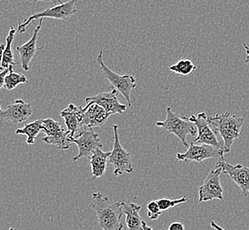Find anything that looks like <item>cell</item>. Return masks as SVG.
Returning <instances> with one entry per match:
<instances>
[{
  "mask_svg": "<svg viewBox=\"0 0 249 230\" xmlns=\"http://www.w3.org/2000/svg\"><path fill=\"white\" fill-rule=\"evenodd\" d=\"M243 46H244V49L245 50H246V53H247V56H246V59H245L244 63L245 64H248V63H249V45L244 43V44H243Z\"/></svg>",
  "mask_w": 249,
  "mask_h": 230,
  "instance_id": "obj_29",
  "label": "cell"
},
{
  "mask_svg": "<svg viewBox=\"0 0 249 230\" xmlns=\"http://www.w3.org/2000/svg\"><path fill=\"white\" fill-rule=\"evenodd\" d=\"M114 130V145L113 150L108 158V162L114 165V175L119 176L124 174L133 173L131 154L124 149L121 145L118 135V126L113 125Z\"/></svg>",
  "mask_w": 249,
  "mask_h": 230,
  "instance_id": "obj_6",
  "label": "cell"
},
{
  "mask_svg": "<svg viewBox=\"0 0 249 230\" xmlns=\"http://www.w3.org/2000/svg\"><path fill=\"white\" fill-rule=\"evenodd\" d=\"M102 148L97 149L90 158V168L93 180L100 178L105 174L111 151H103Z\"/></svg>",
  "mask_w": 249,
  "mask_h": 230,
  "instance_id": "obj_19",
  "label": "cell"
},
{
  "mask_svg": "<svg viewBox=\"0 0 249 230\" xmlns=\"http://www.w3.org/2000/svg\"><path fill=\"white\" fill-rule=\"evenodd\" d=\"M91 206L98 218L99 225L104 230H121L124 226L121 222L124 214L122 202L112 203L107 197L100 192L92 194Z\"/></svg>",
  "mask_w": 249,
  "mask_h": 230,
  "instance_id": "obj_2",
  "label": "cell"
},
{
  "mask_svg": "<svg viewBox=\"0 0 249 230\" xmlns=\"http://www.w3.org/2000/svg\"><path fill=\"white\" fill-rule=\"evenodd\" d=\"M196 67L197 66L194 65L191 60L183 59L178 60L174 65L170 66V70L178 75L186 76L189 75L193 71H195Z\"/></svg>",
  "mask_w": 249,
  "mask_h": 230,
  "instance_id": "obj_23",
  "label": "cell"
},
{
  "mask_svg": "<svg viewBox=\"0 0 249 230\" xmlns=\"http://www.w3.org/2000/svg\"><path fill=\"white\" fill-rule=\"evenodd\" d=\"M23 4L25 5H31V4H35L37 2H50L53 5H59L61 4V0H20Z\"/></svg>",
  "mask_w": 249,
  "mask_h": 230,
  "instance_id": "obj_26",
  "label": "cell"
},
{
  "mask_svg": "<svg viewBox=\"0 0 249 230\" xmlns=\"http://www.w3.org/2000/svg\"><path fill=\"white\" fill-rule=\"evenodd\" d=\"M207 119L208 115L205 113H199L198 115H191L188 118V120L195 123L197 128V135L195 142L197 144L212 145L221 150L223 146V141L219 142L217 140L216 135L213 129L210 127Z\"/></svg>",
  "mask_w": 249,
  "mask_h": 230,
  "instance_id": "obj_12",
  "label": "cell"
},
{
  "mask_svg": "<svg viewBox=\"0 0 249 230\" xmlns=\"http://www.w3.org/2000/svg\"><path fill=\"white\" fill-rule=\"evenodd\" d=\"M211 226H212L213 228H214V229H219V230H222V229H223L222 227H220V226L214 224V221H211Z\"/></svg>",
  "mask_w": 249,
  "mask_h": 230,
  "instance_id": "obj_31",
  "label": "cell"
},
{
  "mask_svg": "<svg viewBox=\"0 0 249 230\" xmlns=\"http://www.w3.org/2000/svg\"><path fill=\"white\" fill-rule=\"evenodd\" d=\"M207 120L214 133H217L223 138L222 153H229L233 142L239 138L242 132L244 118L231 115L229 112H225L222 115H215L212 117L208 116Z\"/></svg>",
  "mask_w": 249,
  "mask_h": 230,
  "instance_id": "obj_1",
  "label": "cell"
},
{
  "mask_svg": "<svg viewBox=\"0 0 249 230\" xmlns=\"http://www.w3.org/2000/svg\"><path fill=\"white\" fill-rule=\"evenodd\" d=\"M188 198L186 197H182L178 199H169V198H160L159 200H157L159 204L160 210L168 211L170 208L175 207L176 205H180V204H184L185 202H187Z\"/></svg>",
  "mask_w": 249,
  "mask_h": 230,
  "instance_id": "obj_24",
  "label": "cell"
},
{
  "mask_svg": "<svg viewBox=\"0 0 249 230\" xmlns=\"http://www.w3.org/2000/svg\"><path fill=\"white\" fill-rule=\"evenodd\" d=\"M223 174V169L219 165L210 171L205 179L203 184L199 189V202H206L213 199L224 201V190L220 182V175Z\"/></svg>",
  "mask_w": 249,
  "mask_h": 230,
  "instance_id": "obj_10",
  "label": "cell"
},
{
  "mask_svg": "<svg viewBox=\"0 0 249 230\" xmlns=\"http://www.w3.org/2000/svg\"><path fill=\"white\" fill-rule=\"evenodd\" d=\"M156 126L176 135L185 147L189 146L186 142L187 135H197V128L195 123L190 121L185 116L180 117L179 115H176L170 107L166 109L165 120L157 121Z\"/></svg>",
  "mask_w": 249,
  "mask_h": 230,
  "instance_id": "obj_3",
  "label": "cell"
},
{
  "mask_svg": "<svg viewBox=\"0 0 249 230\" xmlns=\"http://www.w3.org/2000/svg\"><path fill=\"white\" fill-rule=\"evenodd\" d=\"M41 131H43V120H36L26 124L22 129H17L15 134L27 135V145H33L35 144L36 137Z\"/></svg>",
  "mask_w": 249,
  "mask_h": 230,
  "instance_id": "obj_20",
  "label": "cell"
},
{
  "mask_svg": "<svg viewBox=\"0 0 249 230\" xmlns=\"http://www.w3.org/2000/svg\"><path fill=\"white\" fill-rule=\"evenodd\" d=\"M222 167L223 174L228 175L230 178L239 186L243 197L249 196V167L246 165L238 164L231 165L226 162L224 159H221L217 162V165Z\"/></svg>",
  "mask_w": 249,
  "mask_h": 230,
  "instance_id": "obj_13",
  "label": "cell"
},
{
  "mask_svg": "<svg viewBox=\"0 0 249 230\" xmlns=\"http://www.w3.org/2000/svg\"><path fill=\"white\" fill-rule=\"evenodd\" d=\"M60 116L63 118L67 127V131L70 138L74 137L75 133L79 130L82 126L83 120V107L76 106L74 104H70L64 110L60 112Z\"/></svg>",
  "mask_w": 249,
  "mask_h": 230,
  "instance_id": "obj_18",
  "label": "cell"
},
{
  "mask_svg": "<svg viewBox=\"0 0 249 230\" xmlns=\"http://www.w3.org/2000/svg\"><path fill=\"white\" fill-rule=\"evenodd\" d=\"M34 114L32 105L21 99H16L5 110L0 111V127L5 121H11L14 125L24 123Z\"/></svg>",
  "mask_w": 249,
  "mask_h": 230,
  "instance_id": "obj_11",
  "label": "cell"
},
{
  "mask_svg": "<svg viewBox=\"0 0 249 230\" xmlns=\"http://www.w3.org/2000/svg\"><path fill=\"white\" fill-rule=\"evenodd\" d=\"M146 209H147V216L151 220H157L162 214V211L160 210L157 200L150 201L146 205Z\"/></svg>",
  "mask_w": 249,
  "mask_h": 230,
  "instance_id": "obj_25",
  "label": "cell"
},
{
  "mask_svg": "<svg viewBox=\"0 0 249 230\" xmlns=\"http://www.w3.org/2000/svg\"><path fill=\"white\" fill-rule=\"evenodd\" d=\"M169 230H184V226L182 222L179 221H175L173 223L170 224L169 227Z\"/></svg>",
  "mask_w": 249,
  "mask_h": 230,
  "instance_id": "obj_28",
  "label": "cell"
},
{
  "mask_svg": "<svg viewBox=\"0 0 249 230\" xmlns=\"http://www.w3.org/2000/svg\"><path fill=\"white\" fill-rule=\"evenodd\" d=\"M2 110V109H1V105H0V111Z\"/></svg>",
  "mask_w": 249,
  "mask_h": 230,
  "instance_id": "obj_32",
  "label": "cell"
},
{
  "mask_svg": "<svg viewBox=\"0 0 249 230\" xmlns=\"http://www.w3.org/2000/svg\"><path fill=\"white\" fill-rule=\"evenodd\" d=\"M42 23H43V19H39V23H38V25L36 27L33 35L31 36L30 40L25 43L24 45L16 47V50L19 52V55H20L21 67L24 71L30 70V64L31 60H33V58L35 57L37 50L43 49V47H41L39 49L36 48L37 35H38L40 30L42 28Z\"/></svg>",
  "mask_w": 249,
  "mask_h": 230,
  "instance_id": "obj_16",
  "label": "cell"
},
{
  "mask_svg": "<svg viewBox=\"0 0 249 230\" xmlns=\"http://www.w3.org/2000/svg\"><path fill=\"white\" fill-rule=\"evenodd\" d=\"M176 158L178 161H195L199 163L209 159H224V154L219 149L206 144L197 145L195 142H191L187 150L183 153H177Z\"/></svg>",
  "mask_w": 249,
  "mask_h": 230,
  "instance_id": "obj_9",
  "label": "cell"
},
{
  "mask_svg": "<svg viewBox=\"0 0 249 230\" xmlns=\"http://www.w3.org/2000/svg\"><path fill=\"white\" fill-rule=\"evenodd\" d=\"M43 132L45 134L43 142L47 145H53L62 150L70 149L72 142L70 141L68 131H64L60 122L51 118L43 120Z\"/></svg>",
  "mask_w": 249,
  "mask_h": 230,
  "instance_id": "obj_8",
  "label": "cell"
},
{
  "mask_svg": "<svg viewBox=\"0 0 249 230\" xmlns=\"http://www.w3.org/2000/svg\"><path fill=\"white\" fill-rule=\"evenodd\" d=\"M13 69H11L10 72L5 76V90H15L17 86L28 82V78L26 77L25 75L15 73Z\"/></svg>",
  "mask_w": 249,
  "mask_h": 230,
  "instance_id": "obj_22",
  "label": "cell"
},
{
  "mask_svg": "<svg viewBox=\"0 0 249 230\" xmlns=\"http://www.w3.org/2000/svg\"><path fill=\"white\" fill-rule=\"evenodd\" d=\"M14 67H15V66H10L9 68H6V69H4V70H2L0 72V90H1L3 87H5V76L10 72L11 69H13Z\"/></svg>",
  "mask_w": 249,
  "mask_h": 230,
  "instance_id": "obj_27",
  "label": "cell"
},
{
  "mask_svg": "<svg viewBox=\"0 0 249 230\" xmlns=\"http://www.w3.org/2000/svg\"><path fill=\"white\" fill-rule=\"evenodd\" d=\"M118 91L111 88L110 91L107 92H102L98 95L93 96V97H88L85 99V102H94L96 104L100 105L103 107L107 113H110L111 115H121L124 113L127 106L120 103L118 99Z\"/></svg>",
  "mask_w": 249,
  "mask_h": 230,
  "instance_id": "obj_14",
  "label": "cell"
},
{
  "mask_svg": "<svg viewBox=\"0 0 249 230\" xmlns=\"http://www.w3.org/2000/svg\"><path fill=\"white\" fill-rule=\"evenodd\" d=\"M5 45H0V68H1V64H2V60H3V54H4V50H5Z\"/></svg>",
  "mask_w": 249,
  "mask_h": 230,
  "instance_id": "obj_30",
  "label": "cell"
},
{
  "mask_svg": "<svg viewBox=\"0 0 249 230\" xmlns=\"http://www.w3.org/2000/svg\"><path fill=\"white\" fill-rule=\"evenodd\" d=\"M70 141L78 147V154L73 158V161L75 162L84 158L90 160L97 149L103 147L100 136L95 133L92 128L81 131L78 135L70 138Z\"/></svg>",
  "mask_w": 249,
  "mask_h": 230,
  "instance_id": "obj_7",
  "label": "cell"
},
{
  "mask_svg": "<svg viewBox=\"0 0 249 230\" xmlns=\"http://www.w3.org/2000/svg\"><path fill=\"white\" fill-rule=\"evenodd\" d=\"M111 115L100 105L94 102H89L85 107H83L82 126H87L88 128L102 127Z\"/></svg>",
  "mask_w": 249,
  "mask_h": 230,
  "instance_id": "obj_15",
  "label": "cell"
},
{
  "mask_svg": "<svg viewBox=\"0 0 249 230\" xmlns=\"http://www.w3.org/2000/svg\"><path fill=\"white\" fill-rule=\"evenodd\" d=\"M16 31L17 30H15V28H11L9 33L6 36L5 50H4V54H3L1 68H0L1 71L9 68L10 66H15L17 65V63L15 61V57L13 54V51H12V44L15 39Z\"/></svg>",
  "mask_w": 249,
  "mask_h": 230,
  "instance_id": "obj_21",
  "label": "cell"
},
{
  "mask_svg": "<svg viewBox=\"0 0 249 230\" xmlns=\"http://www.w3.org/2000/svg\"><path fill=\"white\" fill-rule=\"evenodd\" d=\"M122 207L127 228L130 230H153V228L147 227L140 214L141 206L133 202H122Z\"/></svg>",
  "mask_w": 249,
  "mask_h": 230,
  "instance_id": "obj_17",
  "label": "cell"
},
{
  "mask_svg": "<svg viewBox=\"0 0 249 230\" xmlns=\"http://www.w3.org/2000/svg\"><path fill=\"white\" fill-rule=\"evenodd\" d=\"M75 2H76V0H70L69 2L53 5V6L49 7L40 13L31 15L23 22L19 24L17 31L19 33H24L27 26L30 25L33 20H39V19L52 18V19H56V20H69L71 16L76 14L78 11L75 7Z\"/></svg>",
  "mask_w": 249,
  "mask_h": 230,
  "instance_id": "obj_5",
  "label": "cell"
},
{
  "mask_svg": "<svg viewBox=\"0 0 249 230\" xmlns=\"http://www.w3.org/2000/svg\"><path fill=\"white\" fill-rule=\"evenodd\" d=\"M96 61L100 66L104 76L109 82L111 88H114L117 90L126 99L128 105L131 106L130 93L132 90L137 87V81L135 79L134 76L131 75H118L114 71L111 70L109 67L105 65L103 61V50H100L99 55L96 58Z\"/></svg>",
  "mask_w": 249,
  "mask_h": 230,
  "instance_id": "obj_4",
  "label": "cell"
}]
</instances>
